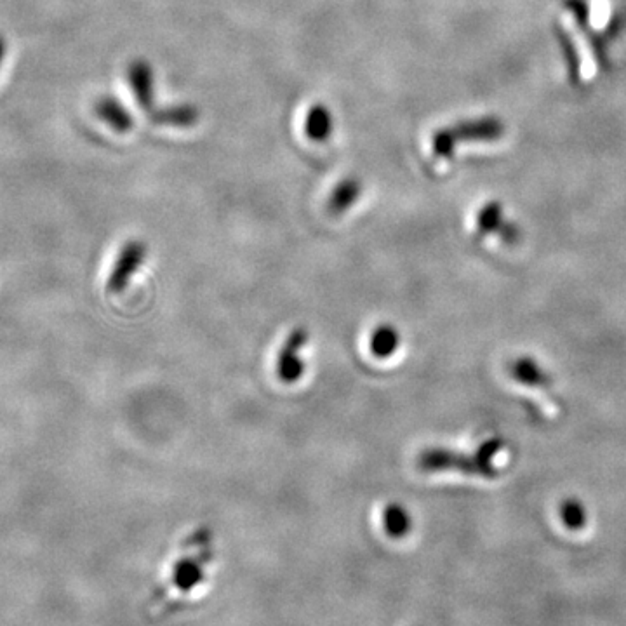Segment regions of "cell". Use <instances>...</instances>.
Returning a JSON list of instances; mask_svg holds the SVG:
<instances>
[{
  "label": "cell",
  "mask_w": 626,
  "mask_h": 626,
  "mask_svg": "<svg viewBox=\"0 0 626 626\" xmlns=\"http://www.w3.org/2000/svg\"><path fill=\"white\" fill-rule=\"evenodd\" d=\"M213 533L209 529H200L192 534L185 545L180 557L176 559L171 573L167 576L164 587L154 593L152 604H164L166 597L171 593H180L181 597L194 592L202 581L206 580V567L213 560Z\"/></svg>",
  "instance_id": "6da1fadb"
},
{
  "label": "cell",
  "mask_w": 626,
  "mask_h": 626,
  "mask_svg": "<svg viewBox=\"0 0 626 626\" xmlns=\"http://www.w3.org/2000/svg\"><path fill=\"white\" fill-rule=\"evenodd\" d=\"M147 244L141 240H129L115 260L112 272L108 274L107 293L120 294L131 284L134 274L140 272L143 263L147 260Z\"/></svg>",
  "instance_id": "7a4b0ae2"
},
{
  "label": "cell",
  "mask_w": 626,
  "mask_h": 626,
  "mask_svg": "<svg viewBox=\"0 0 626 626\" xmlns=\"http://www.w3.org/2000/svg\"><path fill=\"white\" fill-rule=\"evenodd\" d=\"M308 345V331L305 327L293 329L277 355V378L286 385H294L305 374V362L301 357L303 348Z\"/></svg>",
  "instance_id": "3957f363"
},
{
  "label": "cell",
  "mask_w": 626,
  "mask_h": 626,
  "mask_svg": "<svg viewBox=\"0 0 626 626\" xmlns=\"http://www.w3.org/2000/svg\"><path fill=\"white\" fill-rule=\"evenodd\" d=\"M127 80L133 91L134 101L145 112L154 110L155 74L154 68L145 60H136L127 67Z\"/></svg>",
  "instance_id": "277c9868"
},
{
  "label": "cell",
  "mask_w": 626,
  "mask_h": 626,
  "mask_svg": "<svg viewBox=\"0 0 626 626\" xmlns=\"http://www.w3.org/2000/svg\"><path fill=\"white\" fill-rule=\"evenodd\" d=\"M94 114L115 133L126 134L134 127L133 115L114 96H101L94 103Z\"/></svg>",
  "instance_id": "5b68a950"
},
{
  "label": "cell",
  "mask_w": 626,
  "mask_h": 626,
  "mask_svg": "<svg viewBox=\"0 0 626 626\" xmlns=\"http://www.w3.org/2000/svg\"><path fill=\"white\" fill-rule=\"evenodd\" d=\"M150 120L157 126L178 127V129H188L194 127L200 119L199 108L194 105H173V107L159 108L148 112Z\"/></svg>",
  "instance_id": "8992f818"
},
{
  "label": "cell",
  "mask_w": 626,
  "mask_h": 626,
  "mask_svg": "<svg viewBox=\"0 0 626 626\" xmlns=\"http://www.w3.org/2000/svg\"><path fill=\"white\" fill-rule=\"evenodd\" d=\"M303 129H305L308 140L313 141V143H326L334 131V119L331 110L322 103L312 105L305 115Z\"/></svg>",
  "instance_id": "52a82bcc"
},
{
  "label": "cell",
  "mask_w": 626,
  "mask_h": 626,
  "mask_svg": "<svg viewBox=\"0 0 626 626\" xmlns=\"http://www.w3.org/2000/svg\"><path fill=\"white\" fill-rule=\"evenodd\" d=\"M360 194H362V183H360L359 178L350 176V178L341 180L327 199V213L331 216H341V214L347 213L350 211V207L360 199Z\"/></svg>",
  "instance_id": "ba28073f"
},
{
  "label": "cell",
  "mask_w": 626,
  "mask_h": 626,
  "mask_svg": "<svg viewBox=\"0 0 626 626\" xmlns=\"http://www.w3.org/2000/svg\"><path fill=\"white\" fill-rule=\"evenodd\" d=\"M383 529L385 533L393 538V540H400V538H406L407 534L411 533V527H413V520L411 515L407 512L406 508L399 505V503H390L383 510Z\"/></svg>",
  "instance_id": "9c48e42d"
},
{
  "label": "cell",
  "mask_w": 626,
  "mask_h": 626,
  "mask_svg": "<svg viewBox=\"0 0 626 626\" xmlns=\"http://www.w3.org/2000/svg\"><path fill=\"white\" fill-rule=\"evenodd\" d=\"M400 336L397 329L388 324L376 327L369 336V350L378 359H388L399 348Z\"/></svg>",
  "instance_id": "30bf717a"
},
{
  "label": "cell",
  "mask_w": 626,
  "mask_h": 626,
  "mask_svg": "<svg viewBox=\"0 0 626 626\" xmlns=\"http://www.w3.org/2000/svg\"><path fill=\"white\" fill-rule=\"evenodd\" d=\"M560 517L562 522L566 524L567 529L571 531H581L583 526L587 524V510L583 508L578 501H567L560 508Z\"/></svg>",
  "instance_id": "8fae6325"
},
{
  "label": "cell",
  "mask_w": 626,
  "mask_h": 626,
  "mask_svg": "<svg viewBox=\"0 0 626 626\" xmlns=\"http://www.w3.org/2000/svg\"><path fill=\"white\" fill-rule=\"evenodd\" d=\"M517 378L526 381V383H536V381H541V374L531 360L529 362L524 360V362L517 364Z\"/></svg>",
  "instance_id": "7c38bea8"
},
{
  "label": "cell",
  "mask_w": 626,
  "mask_h": 626,
  "mask_svg": "<svg viewBox=\"0 0 626 626\" xmlns=\"http://www.w3.org/2000/svg\"><path fill=\"white\" fill-rule=\"evenodd\" d=\"M6 51V40H4V37H0V65L4 63V58H6Z\"/></svg>",
  "instance_id": "4fadbf2b"
}]
</instances>
